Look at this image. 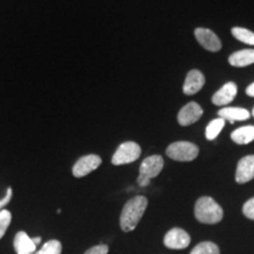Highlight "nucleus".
Returning <instances> with one entry per match:
<instances>
[{"label": "nucleus", "mask_w": 254, "mask_h": 254, "mask_svg": "<svg viewBox=\"0 0 254 254\" xmlns=\"http://www.w3.org/2000/svg\"><path fill=\"white\" fill-rule=\"evenodd\" d=\"M37 245L33 243L32 238L25 232H18L14 237V250L17 254H34Z\"/></svg>", "instance_id": "obj_13"}, {"label": "nucleus", "mask_w": 254, "mask_h": 254, "mask_svg": "<svg viewBox=\"0 0 254 254\" xmlns=\"http://www.w3.org/2000/svg\"><path fill=\"white\" fill-rule=\"evenodd\" d=\"M147 205V198L142 195H136L126 202L120 214V227L124 232L134 230L139 221L141 220Z\"/></svg>", "instance_id": "obj_1"}, {"label": "nucleus", "mask_w": 254, "mask_h": 254, "mask_svg": "<svg viewBox=\"0 0 254 254\" xmlns=\"http://www.w3.org/2000/svg\"><path fill=\"white\" fill-rule=\"evenodd\" d=\"M194 36L199 44L209 52H218L221 50V41L213 31L208 28H195Z\"/></svg>", "instance_id": "obj_7"}, {"label": "nucleus", "mask_w": 254, "mask_h": 254, "mask_svg": "<svg viewBox=\"0 0 254 254\" xmlns=\"http://www.w3.org/2000/svg\"><path fill=\"white\" fill-rule=\"evenodd\" d=\"M205 85V77L198 69H190L187 73L183 91L186 95H193L201 90Z\"/></svg>", "instance_id": "obj_11"}, {"label": "nucleus", "mask_w": 254, "mask_h": 254, "mask_svg": "<svg viewBox=\"0 0 254 254\" xmlns=\"http://www.w3.org/2000/svg\"><path fill=\"white\" fill-rule=\"evenodd\" d=\"M164 159L160 155H151L144 159L139 168V176L151 180L152 178L159 176V173L163 171Z\"/></svg>", "instance_id": "obj_8"}, {"label": "nucleus", "mask_w": 254, "mask_h": 254, "mask_svg": "<svg viewBox=\"0 0 254 254\" xmlns=\"http://www.w3.org/2000/svg\"><path fill=\"white\" fill-rule=\"evenodd\" d=\"M228 63L234 67H245L254 64V50H241L232 53Z\"/></svg>", "instance_id": "obj_15"}, {"label": "nucleus", "mask_w": 254, "mask_h": 254, "mask_svg": "<svg viewBox=\"0 0 254 254\" xmlns=\"http://www.w3.org/2000/svg\"><path fill=\"white\" fill-rule=\"evenodd\" d=\"M202 116V109L199 104L189 103L180 110L179 114H178V123L182 126H190L192 124L198 122Z\"/></svg>", "instance_id": "obj_9"}, {"label": "nucleus", "mask_w": 254, "mask_h": 254, "mask_svg": "<svg viewBox=\"0 0 254 254\" xmlns=\"http://www.w3.org/2000/svg\"><path fill=\"white\" fill-rule=\"evenodd\" d=\"M251 113L246 109L241 107H224L219 111V118L228 120L231 124L236 122H244L250 118Z\"/></svg>", "instance_id": "obj_14"}, {"label": "nucleus", "mask_w": 254, "mask_h": 254, "mask_svg": "<svg viewBox=\"0 0 254 254\" xmlns=\"http://www.w3.org/2000/svg\"><path fill=\"white\" fill-rule=\"evenodd\" d=\"M168 158L176 161H192L198 157V146L190 141H177L166 148Z\"/></svg>", "instance_id": "obj_3"}, {"label": "nucleus", "mask_w": 254, "mask_h": 254, "mask_svg": "<svg viewBox=\"0 0 254 254\" xmlns=\"http://www.w3.org/2000/svg\"><path fill=\"white\" fill-rule=\"evenodd\" d=\"M194 215L201 224H218L224 218L221 206L211 196H201L196 200L194 206Z\"/></svg>", "instance_id": "obj_2"}, {"label": "nucleus", "mask_w": 254, "mask_h": 254, "mask_svg": "<svg viewBox=\"0 0 254 254\" xmlns=\"http://www.w3.org/2000/svg\"><path fill=\"white\" fill-rule=\"evenodd\" d=\"M107 253H109V246L104 245V244L92 247V249L87 250L86 252H85V254H107Z\"/></svg>", "instance_id": "obj_23"}, {"label": "nucleus", "mask_w": 254, "mask_h": 254, "mask_svg": "<svg viewBox=\"0 0 254 254\" xmlns=\"http://www.w3.org/2000/svg\"><path fill=\"white\" fill-rule=\"evenodd\" d=\"M62 244L58 240H50L34 254H62Z\"/></svg>", "instance_id": "obj_20"}, {"label": "nucleus", "mask_w": 254, "mask_h": 254, "mask_svg": "<svg viewBox=\"0 0 254 254\" xmlns=\"http://www.w3.org/2000/svg\"><path fill=\"white\" fill-rule=\"evenodd\" d=\"M11 212L7 211V209H2L0 211V239L4 237L6 233V230H7L9 224H11Z\"/></svg>", "instance_id": "obj_21"}, {"label": "nucleus", "mask_w": 254, "mask_h": 254, "mask_svg": "<svg viewBox=\"0 0 254 254\" xmlns=\"http://www.w3.org/2000/svg\"><path fill=\"white\" fill-rule=\"evenodd\" d=\"M225 126V120L222 118L213 119L211 123L206 126L205 135L207 140H214L215 138L219 135V133L221 132V129Z\"/></svg>", "instance_id": "obj_17"}, {"label": "nucleus", "mask_w": 254, "mask_h": 254, "mask_svg": "<svg viewBox=\"0 0 254 254\" xmlns=\"http://www.w3.org/2000/svg\"><path fill=\"white\" fill-rule=\"evenodd\" d=\"M232 140L238 145H247L254 140V126H243L232 132Z\"/></svg>", "instance_id": "obj_16"}, {"label": "nucleus", "mask_w": 254, "mask_h": 254, "mask_svg": "<svg viewBox=\"0 0 254 254\" xmlns=\"http://www.w3.org/2000/svg\"><path fill=\"white\" fill-rule=\"evenodd\" d=\"M238 93V86L236 82L230 81L222 86L220 90L215 92L212 97V103L217 106H225V105L230 104L232 100L236 98Z\"/></svg>", "instance_id": "obj_12"}, {"label": "nucleus", "mask_w": 254, "mask_h": 254, "mask_svg": "<svg viewBox=\"0 0 254 254\" xmlns=\"http://www.w3.org/2000/svg\"><path fill=\"white\" fill-rule=\"evenodd\" d=\"M246 94L250 95V97H254V82L246 88Z\"/></svg>", "instance_id": "obj_25"}, {"label": "nucleus", "mask_w": 254, "mask_h": 254, "mask_svg": "<svg viewBox=\"0 0 254 254\" xmlns=\"http://www.w3.org/2000/svg\"><path fill=\"white\" fill-rule=\"evenodd\" d=\"M101 165V158L97 154H88L81 157L73 166V176L75 178H82L88 173L93 172Z\"/></svg>", "instance_id": "obj_6"}, {"label": "nucleus", "mask_w": 254, "mask_h": 254, "mask_svg": "<svg viewBox=\"0 0 254 254\" xmlns=\"http://www.w3.org/2000/svg\"><path fill=\"white\" fill-rule=\"evenodd\" d=\"M190 254H220V250L212 241H202L192 250Z\"/></svg>", "instance_id": "obj_19"}, {"label": "nucleus", "mask_w": 254, "mask_h": 254, "mask_svg": "<svg viewBox=\"0 0 254 254\" xmlns=\"http://www.w3.org/2000/svg\"><path fill=\"white\" fill-rule=\"evenodd\" d=\"M32 240H33V243L36 244V245H38V244L40 243L41 241V238L40 237H36V238H32Z\"/></svg>", "instance_id": "obj_26"}, {"label": "nucleus", "mask_w": 254, "mask_h": 254, "mask_svg": "<svg viewBox=\"0 0 254 254\" xmlns=\"http://www.w3.org/2000/svg\"><path fill=\"white\" fill-rule=\"evenodd\" d=\"M254 179V155H246L238 163L236 172V182L245 184Z\"/></svg>", "instance_id": "obj_10"}, {"label": "nucleus", "mask_w": 254, "mask_h": 254, "mask_svg": "<svg viewBox=\"0 0 254 254\" xmlns=\"http://www.w3.org/2000/svg\"><path fill=\"white\" fill-rule=\"evenodd\" d=\"M243 213L246 218L254 220V198L247 200L243 206Z\"/></svg>", "instance_id": "obj_22"}, {"label": "nucleus", "mask_w": 254, "mask_h": 254, "mask_svg": "<svg viewBox=\"0 0 254 254\" xmlns=\"http://www.w3.org/2000/svg\"><path fill=\"white\" fill-rule=\"evenodd\" d=\"M190 234L179 227H174L168 231L164 238L165 246L171 250H184L190 245Z\"/></svg>", "instance_id": "obj_5"}, {"label": "nucleus", "mask_w": 254, "mask_h": 254, "mask_svg": "<svg viewBox=\"0 0 254 254\" xmlns=\"http://www.w3.org/2000/svg\"><path fill=\"white\" fill-rule=\"evenodd\" d=\"M12 198V190L8 189L7 190V193H6V195L4 196V199L0 200V208H2L4 206H6L9 202V200Z\"/></svg>", "instance_id": "obj_24"}, {"label": "nucleus", "mask_w": 254, "mask_h": 254, "mask_svg": "<svg viewBox=\"0 0 254 254\" xmlns=\"http://www.w3.org/2000/svg\"><path fill=\"white\" fill-rule=\"evenodd\" d=\"M141 154V147L134 141H126L123 142L119 146L118 150L112 157V164L116 166H120V165L131 164L139 159Z\"/></svg>", "instance_id": "obj_4"}, {"label": "nucleus", "mask_w": 254, "mask_h": 254, "mask_svg": "<svg viewBox=\"0 0 254 254\" xmlns=\"http://www.w3.org/2000/svg\"><path fill=\"white\" fill-rule=\"evenodd\" d=\"M252 114H253V117H254V107H253V111H252Z\"/></svg>", "instance_id": "obj_27"}, {"label": "nucleus", "mask_w": 254, "mask_h": 254, "mask_svg": "<svg viewBox=\"0 0 254 254\" xmlns=\"http://www.w3.org/2000/svg\"><path fill=\"white\" fill-rule=\"evenodd\" d=\"M232 34L241 43L254 46V32L244 27H233L232 28Z\"/></svg>", "instance_id": "obj_18"}]
</instances>
